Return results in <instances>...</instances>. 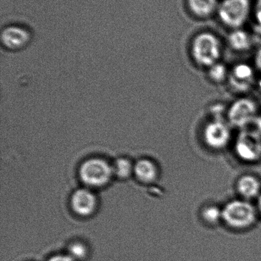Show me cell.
<instances>
[{
  "label": "cell",
  "mask_w": 261,
  "mask_h": 261,
  "mask_svg": "<svg viewBox=\"0 0 261 261\" xmlns=\"http://www.w3.org/2000/svg\"><path fill=\"white\" fill-rule=\"evenodd\" d=\"M223 42L211 31L198 32L192 38L189 53L192 60L201 68L208 69L220 62L223 54Z\"/></svg>",
  "instance_id": "cell-1"
},
{
  "label": "cell",
  "mask_w": 261,
  "mask_h": 261,
  "mask_svg": "<svg viewBox=\"0 0 261 261\" xmlns=\"http://www.w3.org/2000/svg\"><path fill=\"white\" fill-rule=\"evenodd\" d=\"M258 219L257 207L251 201L236 198L222 206V223L233 231L251 229L257 225Z\"/></svg>",
  "instance_id": "cell-2"
},
{
  "label": "cell",
  "mask_w": 261,
  "mask_h": 261,
  "mask_svg": "<svg viewBox=\"0 0 261 261\" xmlns=\"http://www.w3.org/2000/svg\"><path fill=\"white\" fill-rule=\"evenodd\" d=\"M252 0H220L218 19L230 30L242 29L252 17Z\"/></svg>",
  "instance_id": "cell-3"
},
{
  "label": "cell",
  "mask_w": 261,
  "mask_h": 261,
  "mask_svg": "<svg viewBox=\"0 0 261 261\" xmlns=\"http://www.w3.org/2000/svg\"><path fill=\"white\" fill-rule=\"evenodd\" d=\"M259 113L256 100L248 96L238 98L226 109L225 118L231 128L242 130L254 125Z\"/></svg>",
  "instance_id": "cell-4"
},
{
  "label": "cell",
  "mask_w": 261,
  "mask_h": 261,
  "mask_svg": "<svg viewBox=\"0 0 261 261\" xmlns=\"http://www.w3.org/2000/svg\"><path fill=\"white\" fill-rule=\"evenodd\" d=\"M234 153L245 164H254L261 161V135L254 128L239 130L233 143Z\"/></svg>",
  "instance_id": "cell-5"
},
{
  "label": "cell",
  "mask_w": 261,
  "mask_h": 261,
  "mask_svg": "<svg viewBox=\"0 0 261 261\" xmlns=\"http://www.w3.org/2000/svg\"><path fill=\"white\" fill-rule=\"evenodd\" d=\"M113 175V166L102 158L87 159L79 169L81 182L88 188L105 187L110 182Z\"/></svg>",
  "instance_id": "cell-6"
},
{
  "label": "cell",
  "mask_w": 261,
  "mask_h": 261,
  "mask_svg": "<svg viewBox=\"0 0 261 261\" xmlns=\"http://www.w3.org/2000/svg\"><path fill=\"white\" fill-rule=\"evenodd\" d=\"M231 128L226 119H210L202 129L203 142L210 150H225L233 141Z\"/></svg>",
  "instance_id": "cell-7"
},
{
  "label": "cell",
  "mask_w": 261,
  "mask_h": 261,
  "mask_svg": "<svg viewBox=\"0 0 261 261\" xmlns=\"http://www.w3.org/2000/svg\"><path fill=\"white\" fill-rule=\"evenodd\" d=\"M70 206L75 216L81 219H89L98 211V199L90 189H79L72 194Z\"/></svg>",
  "instance_id": "cell-8"
},
{
  "label": "cell",
  "mask_w": 261,
  "mask_h": 261,
  "mask_svg": "<svg viewBox=\"0 0 261 261\" xmlns=\"http://www.w3.org/2000/svg\"><path fill=\"white\" fill-rule=\"evenodd\" d=\"M254 81V68L248 63H238L230 69L228 82L237 91H248L252 87Z\"/></svg>",
  "instance_id": "cell-9"
},
{
  "label": "cell",
  "mask_w": 261,
  "mask_h": 261,
  "mask_svg": "<svg viewBox=\"0 0 261 261\" xmlns=\"http://www.w3.org/2000/svg\"><path fill=\"white\" fill-rule=\"evenodd\" d=\"M234 189L239 198L251 202L260 197L261 179L254 173H244L238 178Z\"/></svg>",
  "instance_id": "cell-10"
},
{
  "label": "cell",
  "mask_w": 261,
  "mask_h": 261,
  "mask_svg": "<svg viewBox=\"0 0 261 261\" xmlns=\"http://www.w3.org/2000/svg\"><path fill=\"white\" fill-rule=\"evenodd\" d=\"M31 38L30 32L21 26H8L2 32V43L10 50L23 48L30 42Z\"/></svg>",
  "instance_id": "cell-11"
},
{
  "label": "cell",
  "mask_w": 261,
  "mask_h": 261,
  "mask_svg": "<svg viewBox=\"0 0 261 261\" xmlns=\"http://www.w3.org/2000/svg\"><path fill=\"white\" fill-rule=\"evenodd\" d=\"M220 0H185L188 13L197 18L205 20L216 15Z\"/></svg>",
  "instance_id": "cell-12"
},
{
  "label": "cell",
  "mask_w": 261,
  "mask_h": 261,
  "mask_svg": "<svg viewBox=\"0 0 261 261\" xmlns=\"http://www.w3.org/2000/svg\"><path fill=\"white\" fill-rule=\"evenodd\" d=\"M227 43L231 50L239 53L249 51L254 45L252 35L248 31L242 29L230 30L227 37Z\"/></svg>",
  "instance_id": "cell-13"
},
{
  "label": "cell",
  "mask_w": 261,
  "mask_h": 261,
  "mask_svg": "<svg viewBox=\"0 0 261 261\" xmlns=\"http://www.w3.org/2000/svg\"><path fill=\"white\" fill-rule=\"evenodd\" d=\"M133 173L140 182L152 184L159 176V169L157 165L151 160L142 159L134 164Z\"/></svg>",
  "instance_id": "cell-14"
},
{
  "label": "cell",
  "mask_w": 261,
  "mask_h": 261,
  "mask_svg": "<svg viewBox=\"0 0 261 261\" xmlns=\"http://www.w3.org/2000/svg\"><path fill=\"white\" fill-rule=\"evenodd\" d=\"M200 220L209 227H217L222 224V206L217 204H207L201 208Z\"/></svg>",
  "instance_id": "cell-15"
},
{
  "label": "cell",
  "mask_w": 261,
  "mask_h": 261,
  "mask_svg": "<svg viewBox=\"0 0 261 261\" xmlns=\"http://www.w3.org/2000/svg\"><path fill=\"white\" fill-rule=\"evenodd\" d=\"M65 253L75 261H85L90 256V248L84 241L75 239L69 242Z\"/></svg>",
  "instance_id": "cell-16"
},
{
  "label": "cell",
  "mask_w": 261,
  "mask_h": 261,
  "mask_svg": "<svg viewBox=\"0 0 261 261\" xmlns=\"http://www.w3.org/2000/svg\"><path fill=\"white\" fill-rule=\"evenodd\" d=\"M229 71L230 69L223 62L220 61L207 69V75L208 79L214 84H222L225 81L228 82Z\"/></svg>",
  "instance_id": "cell-17"
},
{
  "label": "cell",
  "mask_w": 261,
  "mask_h": 261,
  "mask_svg": "<svg viewBox=\"0 0 261 261\" xmlns=\"http://www.w3.org/2000/svg\"><path fill=\"white\" fill-rule=\"evenodd\" d=\"M113 174L121 179L129 177L134 171V165L127 158H120L113 166Z\"/></svg>",
  "instance_id": "cell-18"
},
{
  "label": "cell",
  "mask_w": 261,
  "mask_h": 261,
  "mask_svg": "<svg viewBox=\"0 0 261 261\" xmlns=\"http://www.w3.org/2000/svg\"><path fill=\"white\" fill-rule=\"evenodd\" d=\"M252 18L256 26L261 29V0H256L254 3Z\"/></svg>",
  "instance_id": "cell-19"
},
{
  "label": "cell",
  "mask_w": 261,
  "mask_h": 261,
  "mask_svg": "<svg viewBox=\"0 0 261 261\" xmlns=\"http://www.w3.org/2000/svg\"><path fill=\"white\" fill-rule=\"evenodd\" d=\"M45 261H75L67 253H58L49 256Z\"/></svg>",
  "instance_id": "cell-20"
},
{
  "label": "cell",
  "mask_w": 261,
  "mask_h": 261,
  "mask_svg": "<svg viewBox=\"0 0 261 261\" xmlns=\"http://www.w3.org/2000/svg\"><path fill=\"white\" fill-rule=\"evenodd\" d=\"M254 67L261 74V47L257 49L254 55Z\"/></svg>",
  "instance_id": "cell-21"
},
{
  "label": "cell",
  "mask_w": 261,
  "mask_h": 261,
  "mask_svg": "<svg viewBox=\"0 0 261 261\" xmlns=\"http://www.w3.org/2000/svg\"><path fill=\"white\" fill-rule=\"evenodd\" d=\"M254 129L258 132L261 135V113L258 115L254 123Z\"/></svg>",
  "instance_id": "cell-22"
},
{
  "label": "cell",
  "mask_w": 261,
  "mask_h": 261,
  "mask_svg": "<svg viewBox=\"0 0 261 261\" xmlns=\"http://www.w3.org/2000/svg\"><path fill=\"white\" fill-rule=\"evenodd\" d=\"M256 207H257V211H258L259 216L261 217V195L260 197L257 199V205H256Z\"/></svg>",
  "instance_id": "cell-23"
}]
</instances>
